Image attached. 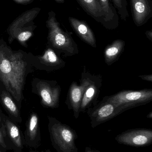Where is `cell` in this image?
<instances>
[{"label": "cell", "mask_w": 152, "mask_h": 152, "mask_svg": "<svg viewBox=\"0 0 152 152\" xmlns=\"http://www.w3.org/2000/svg\"><path fill=\"white\" fill-rule=\"evenodd\" d=\"M35 70L29 53L14 50L0 39V85L10 94L20 109L25 99L23 90L27 77Z\"/></svg>", "instance_id": "obj_1"}, {"label": "cell", "mask_w": 152, "mask_h": 152, "mask_svg": "<svg viewBox=\"0 0 152 152\" xmlns=\"http://www.w3.org/2000/svg\"><path fill=\"white\" fill-rule=\"evenodd\" d=\"M46 26L48 28L47 45L54 50L59 55L63 53L68 57L78 54L79 48L71 36V33L64 31L56 18V13L50 11L48 13Z\"/></svg>", "instance_id": "obj_2"}, {"label": "cell", "mask_w": 152, "mask_h": 152, "mask_svg": "<svg viewBox=\"0 0 152 152\" xmlns=\"http://www.w3.org/2000/svg\"><path fill=\"white\" fill-rule=\"evenodd\" d=\"M48 129L53 146L58 152H78L76 144L78 135L69 126L48 117Z\"/></svg>", "instance_id": "obj_3"}, {"label": "cell", "mask_w": 152, "mask_h": 152, "mask_svg": "<svg viewBox=\"0 0 152 152\" xmlns=\"http://www.w3.org/2000/svg\"><path fill=\"white\" fill-rule=\"evenodd\" d=\"M121 113L137 106L147 104L152 100V89L124 90L115 94L104 97Z\"/></svg>", "instance_id": "obj_4"}, {"label": "cell", "mask_w": 152, "mask_h": 152, "mask_svg": "<svg viewBox=\"0 0 152 152\" xmlns=\"http://www.w3.org/2000/svg\"><path fill=\"white\" fill-rule=\"evenodd\" d=\"M31 90L41 99L45 108H59L61 88L57 81L34 78L31 81Z\"/></svg>", "instance_id": "obj_5"}, {"label": "cell", "mask_w": 152, "mask_h": 152, "mask_svg": "<svg viewBox=\"0 0 152 152\" xmlns=\"http://www.w3.org/2000/svg\"><path fill=\"white\" fill-rule=\"evenodd\" d=\"M29 53L31 64L35 70L53 72L65 67L66 62L51 47L47 45L43 53L40 55H34Z\"/></svg>", "instance_id": "obj_6"}, {"label": "cell", "mask_w": 152, "mask_h": 152, "mask_svg": "<svg viewBox=\"0 0 152 152\" xmlns=\"http://www.w3.org/2000/svg\"><path fill=\"white\" fill-rule=\"evenodd\" d=\"M92 74L84 69L81 75L80 84L73 81L69 88L66 104L69 110H73L74 118L77 119L80 113V107L83 94L90 82Z\"/></svg>", "instance_id": "obj_7"}, {"label": "cell", "mask_w": 152, "mask_h": 152, "mask_svg": "<svg viewBox=\"0 0 152 152\" xmlns=\"http://www.w3.org/2000/svg\"><path fill=\"white\" fill-rule=\"evenodd\" d=\"M120 144L133 147L149 146L152 143V130L147 129H135L122 132L115 137Z\"/></svg>", "instance_id": "obj_8"}, {"label": "cell", "mask_w": 152, "mask_h": 152, "mask_svg": "<svg viewBox=\"0 0 152 152\" xmlns=\"http://www.w3.org/2000/svg\"><path fill=\"white\" fill-rule=\"evenodd\" d=\"M90 119L91 127H97L122 113L112 104L103 99L96 106L87 111Z\"/></svg>", "instance_id": "obj_9"}, {"label": "cell", "mask_w": 152, "mask_h": 152, "mask_svg": "<svg viewBox=\"0 0 152 152\" xmlns=\"http://www.w3.org/2000/svg\"><path fill=\"white\" fill-rule=\"evenodd\" d=\"M102 77L92 75L90 82L85 88L80 107V113L86 112L87 110L98 104V99L102 86Z\"/></svg>", "instance_id": "obj_10"}, {"label": "cell", "mask_w": 152, "mask_h": 152, "mask_svg": "<svg viewBox=\"0 0 152 152\" xmlns=\"http://www.w3.org/2000/svg\"><path fill=\"white\" fill-rule=\"evenodd\" d=\"M41 10V8L39 7L28 10L21 13L10 24L7 29L9 43L11 44L13 42L14 36L18 31L34 23V20L37 17Z\"/></svg>", "instance_id": "obj_11"}, {"label": "cell", "mask_w": 152, "mask_h": 152, "mask_svg": "<svg viewBox=\"0 0 152 152\" xmlns=\"http://www.w3.org/2000/svg\"><path fill=\"white\" fill-rule=\"evenodd\" d=\"M133 20L137 26L146 24L152 17V0H130Z\"/></svg>", "instance_id": "obj_12"}, {"label": "cell", "mask_w": 152, "mask_h": 152, "mask_svg": "<svg viewBox=\"0 0 152 152\" xmlns=\"http://www.w3.org/2000/svg\"><path fill=\"white\" fill-rule=\"evenodd\" d=\"M68 20L74 32L82 41L93 48H96L95 36L85 21L71 17H69Z\"/></svg>", "instance_id": "obj_13"}, {"label": "cell", "mask_w": 152, "mask_h": 152, "mask_svg": "<svg viewBox=\"0 0 152 152\" xmlns=\"http://www.w3.org/2000/svg\"><path fill=\"white\" fill-rule=\"evenodd\" d=\"M0 103L12 121L18 123L21 122L20 109L10 94L1 85Z\"/></svg>", "instance_id": "obj_14"}, {"label": "cell", "mask_w": 152, "mask_h": 152, "mask_svg": "<svg viewBox=\"0 0 152 152\" xmlns=\"http://www.w3.org/2000/svg\"><path fill=\"white\" fill-rule=\"evenodd\" d=\"M76 1L87 14L108 29V26L105 20V14L101 7L99 0Z\"/></svg>", "instance_id": "obj_15"}, {"label": "cell", "mask_w": 152, "mask_h": 152, "mask_svg": "<svg viewBox=\"0 0 152 152\" xmlns=\"http://www.w3.org/2000/svg\"><path fill=\"white\" fill-rule=\"evenodd\" d=\"M2 121L4 129L6 130L8 136L14 146L18 149L21 150L23 148L22 138L18 126L9 117L3 113H1Z\"/></svg>", "instance_id": "obj_16"}, {"label": "cell", "mask_w": 152, "mask_h": 152, "mask_svg": "<svg viewBox=\"0 0 152 152\" xmlns=\"http://www.w3.org/2000/svg\"><path fill=\"white\" fill-rule=\"evenodd\" d=\"M125 42L121 39L115 40L105 47L104 50L105 62L111 66L120 57L125 49Z\"/></svg>", "instance_id": "obj_17"}, {"label": "cell", "mask_w": 152, "mask_h": 152, "mask_svg": "<svg viewBox=\"0 0 152 152\" xmlns=\"http://www.w3.org/2000/svg\"><path fill=\"white\" fill-rule=\"evenodd\" d=\"M101 7L105 14V20L108 29H116L119 26V17L116 9L110 0H99Z\"/></svg>", "instance_id": "obj_18"}, {"label": "cell", "mask_w": 152, "mask_h": 152, "mask_svg": "<svg viewBox=\"0 0 152 152\" xmlns=\"http://www.w3.org/2000/svg\"><path fill=\"white\" fill-rule=\"evenodd\" d=\"M39 128V118L38 115L35 112H32L29 115L27 123V137L29 141H35L38 134Z\"/></svg>", "instance_id": "obj_19"}, {"label": "cell", "mask_w": 152, "mask_h": 152, "mask_svg": "<svg viewBox=\"0 0 152 152\" xmlns=\"http://www.w3.org/2000/svg\"><path fill=\"white\" fill-rule=\"evenodd\" d=\"M36 27L34 23L21 29L15 34L14 40H17L24 47H27V42L34 36V30Z\"/></svg>", "instance_id": "obj_20"}, {"label": "cell", "mask_w": 152, "mask_h": 152, "mask_svg": "<svg viewBox=\"0 0 152 152\" xmlns=\"http://www.w3.org/2000/svg\"><path fill=\"white\" fill-rule=\"evenodd\" d=\"M117 12L118 14L120 16L121 20L126 21L129 17L128 10V2L127 0H112Z\"/></svg>", "instance_id": "obj_21"}, {"label": "cell", "mask_w": 152, "mask_h": 152, "mask_svg": "<svg viewBox=\"0 0 152 152\" xmlns=\"http://www.w3.org/2000/svg\"><path fill=\"white\" fill-rule=\"evenodd\" d=\"M3 128V125L2 127L1 128H0V146L4 149H7V145H6V142L4 139V135L2 129Z\"/></svg>", "instance_id": "obj_22"}, {"label": "cell", "mask_w": 152, "mask_h": 152, "mask_svg": "<svg viewBox=\"0 0 152 152\" xmlns=\"http://www.w3.org/2000/svg\"><path fill=\"white\" fill-rule=\"evenodd\" d=\"M16 3L18 4H22V5H27L32 3L34 0H13Z\"/></svg>", "instance_id": "obj_23"}, {"label": "cell", "mask_w": 152, "mask_h": 152, "mask_svg": "<svg viewBox=\"0 0 152 152\" xmlns=\"http://www.w3.org/2000/svg\"><path fill=\"white\" fill-rule=\"evenodd\" d=\"M139 77L141 78L144 80H146V81H152V75H145L139 76Z\"/></svg>", "instance_id": "obj_24"}, {"label": "cell", "mask_w": 152, "mask_h": 152, "mask_svg": "<svg viewBox=\"0 0 152 152\" xmlns=\"http://www.w3.org/2000/svg\"><path fill=\"white\" fill-rule=\"evenodd\" d=\"M145 34L147 38L151 41H152V30H147L145 32Z\"/></svg>", "instance_id": "obj_25"}, {"label": "cell", "mask_w": 152, "mask_h": 152, "mask_svg": "<svg viewBox=\"0 0 152 152\" xmlns=\"http://www.w3.org/2000/svg\"><path fill=\"white\" fill-rule=\"evenodd\" d=\"M84 152H100V151L98 150H94L90 147H86L85 149Z\"/></svg>", "instance_id": "obj_26"}, {"label": "cell", "mask_w": 152, "mask_h": 152, "mask_svg": "<svg viewBox=\"0 0 152 152\" xmlns=\"http://www.w3.org/2000/svg\"><path fill=\"white\" fill-rule=\"evenodd\" d=\"M2 113L1 108H0V125H2V121L1 113Z\"/></svg>", "instance_id": "obj_27"}, {"label": "cell", "mask_w": 152, "mask_h": 152, "mask_svg": "<svg viewBox=\"0 0 152 152\" xmlns=\"http://www.w3.org/2000/svg\"><path fill=\"white\" fill-rule=\"evenodd\" d=\"M58 3L63 4L65 2V0H54Z\"/></svg>", "instance_id": "obj_28"}, {"label": "cell", "mask_w": 152, "mask_h": 152, "mask_svg": "<svg viewBox=\"0 0 152 152\" xmlns=\"http://www.w3.org/2000/svg\"><path fill=\"white\" fill-rule=\"evenodd\" d=\"M147 118H148L152 119V112H151L149 114L147 115Z\"/></svg>", "instance_id": "obj_29"}, {"label": "cell", "mask_w": 152, "mask_h": 152, "mask_svg": "<svg viewBox=\"0 0 152 152\" xmlns=\"http://www.w3.org/2000/svg\"><path fill=\"white\" fill-rule=\"evenodd\" d=\"M0 152H2L1 151H0Z\"/></svg>", "instance_id": "obj_30"}, {"label": "cell", "mask_w": 152, "mask_h": 152, "mask_svg": "<svg viewBox=\"0 0 152 152\" xmlns=\"http://www.w3.org/2000/svg\"><path fill=\"white\" fill-rule=\"evenodd\" d=\"M40 1H42V0H40Z\"/></svg>", "instance_id": "obj_31"}]
</instances>
